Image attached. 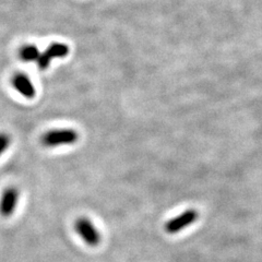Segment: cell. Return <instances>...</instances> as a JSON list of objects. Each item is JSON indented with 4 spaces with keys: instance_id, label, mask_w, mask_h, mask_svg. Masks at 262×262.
I'll use <instances>...</instances> for the list:
<instances>
[{
    "instance_id": "obj_3",
    "label": "cell",
    "mask_w": 262,
    "mask_h": 262,
    "mask_svg": "<svg viewBox=\"0 0 262 262\" xmlns=\"http://www.w3.org/2000/svg\"><path fill=\"white\" fill-rule=\"evenodd\" d=\"M69 53V47L62 44V43H54L49 46L44 53H40V56L38 60L36 61L38 63V67L45 70L51 61L55 58H62V57L67 56Z\"/></svg>"
},
{
    "instance_id": "obj_1",
    "label": "cell",
    "mask_w": 262,
    "mask_h": 262,
    "mask_svg": "<svg viewBox=\"0 0 262 262\" xmlns=\"http://www.w3.org/2000/svg\"><path fill=\"white\" fill-rule=\"evenodd\" d=\"M79 135L73 129H56L49 130L42 137V143L46 147H56L60 145L75 144Z\"/></svg>"
},
{
    "instance_id": "obj_6",
    "label": "cell",
    "mask_w": 262,
    "mask_h": 262,
    "mask_svg": "<svg viewBox=\"0 0 262 262\" xmlns=\"http://www.w3.org/2000/svg\"><path fill=\"white\" fill-rule=\"evenodd\" d=\"M12 83H13V86L16 91H18L24 97L33 98L35 96L36 91H35L34 85H33L30 78L26 75H23V73L15 75L12 80Z\"/></svg>"
},
{
    "instance_id": "obj_8",
    "label": "cell",
    "mask_w": 262,
    "mask_h": 262,
    "mask_svg": "<svg viewBox=\"0 0 262 262\" xmlns=\"http://www.w3.org/2000/svg\"><path fill=\"white\" fill-rule=\"evenodd\" d=\"M11 139L5 133H0V155H2L10 145Z\"/></svg>"
},
{
    "instance_id": "obj_2",
    "label": "cell",
    "mask_w": 262,
    "mask_h": 262,
    "mask_svg": "<svg viewBox=\"0 0 262 262\" xmlns=\"http://www.w3.org/2000/svg\"><path fill=\"white\" fill-rule=\"evenodd\" d=\"M75 228L78 233V235L84 241L85 244H88L91 247H95L101 242V235L98 233L96 227L93 225V223L86 217L79 219L76 224Z\"/></svg>"
},
{
    "instance_id": "obj_5",
    "label": "cell",
    "mask_w": 262,
    "mask_h": 262,
    "mask_svg": "<svg viewBox=\"0 0 262 262\" xmlns=\"http://www.w3.org/2000/svg\"><path fill=\"white\" fill-rule=\"evenodd\" d=\"M19 201V190L14 187L7 188L0 200V214L4 217L11 216Z\"/></svg>"
},
{
    "instance_id": "obj_7",
    "label": "cell",
    "mask_w": 262,
    "mask_h": 262,
    "mask_svg": "<svg viewBox=\"0 0 262 262\" xmlns=\"http://www.w3.org/2000/svg\"><path fill=\"white\" fill-rule=\"evenodd\" d=\"M40 56V52L38 51V48L34 45H29V46H24L21 49V58L24 61H37Z\"/></svg>"
},
{
    "instance_id": "obj_4",
    "label": "cell",
    "mask_w": 262,
    "mask_h": 262,
    "mask_svg": "<svg viewBox=\"0 0 262 262\" xmlns=\"http://www.w3.org/2000/svg\"><path fill=\"white\" fill-rule=\"evenodd\" d=\"M198 217V213H196L194 210H187L182 214L171 219L169 222L165 224V229L166 232L169 234H175L178 233L179 231H182L185 227L188 225L192 224L194 221Z\"/></svg>"
}]
</instances>
